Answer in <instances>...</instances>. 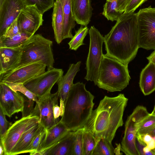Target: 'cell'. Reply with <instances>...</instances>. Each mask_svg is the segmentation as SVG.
Instances as JSON below:
<instances>
[{"instance_id": "d6a6232c", "label": "cell", "mask_w": 155, "mask_h": 155, "mask_svg": "<svg viewBox=\"0 0 155 155\" xmlns=\"http://www.w3.org/2000/svg\"><path fill=\"white\" fill-rule=\"evenodd\" d=\"M27 5H35L43 15L53 7L54 0H24Z\"/></svg>"}, {"instance_id": "d590c367", "label": "cell", "mask_w": 155, "mask_h": 155, "mask_svg": "<svg viewBox=\"0 0 155 155\" xmlns=\"http://www.w3.org/2000/svg\"><path fill=\"white\" fill-rule=\"evenodd\" d=\"M24 100L23 109L22 112V117H27L31 114L34 107L35 102L23 94Z\"/></svg>"}, {"instance_id": "836d02e7", "label": "cell", "mask_w": 155, "mask_h": 155, "mask_svg": "<svg viewBox=\"0 0 155 155\" xmlns=\"http://www.w3.org/2000/svg\"><path fill=\"white\" fill-rule=\"evenodd\" d=\"M84 127L76 131L75 138L71 155H83V134Z\"/></svg>"}, {"instance_id": "f546056e", "label": "cell", "mask_w": 155, "mask_h": 155, "mask_svg": "<svg viewBox=\"0 0 155 155\" xmlns=\"http://www.w3.org/2000/svg\"><path fill=\"white\" fill-rule=\"evenodd\" d=\"M112 142L103 139H100L94 150L92 155H114L115 149Z\"/></svg>"}, {"instance_id": "e0dca14e", "label": "cell", "mask_w": 155, "mask_h": 155, "mask_svg": "<svg viewBox=\"0 0 155 155\" xmlns=\"http://www.w3.org/2000/svg\"><path fill=\"white\" fill-rule=\"evenodd\" d=\"M81 61L70 64L66 73L57 83L58 86L57 92L60 102L64 104L69 92L74 84L73 81L77 73L80 71Z\"/></svg>"}, {"instance_id": "1f68e13d", "label": "cell", "mask_w": 155, "mask_h": 155, "mask_svg": "<svg viewBox=\"0 0 155 155\" xmlns=\"http://www.w3.org/2000/svg\"><path fill=\"white\" fill-rule=\"evenodd\" d=\"M155 126V115L150 114L140 123L137 134H148Z\"/></svg>"}, {"instance_id": "4fadbf2b", "label": "cell", "mask_w": 155, "mask_h": 155, "mask_svg": "<svg viewBox=\"0 0 155 155\" xmlns=\"http://www.w3.org/2000/svg\"><path fill=\"white\" fill-rule=\"evenodd\" d=\"M43 15L35 5H27L17 18L20 32L34 35L42 25Z\"/></svg>"}, {"instance_id": "f6af8a7d", "label": "cell", "mask_w": 155, "mask_h": 155, "mask_svg": "<svg viewBox=\"0 0 155 155\" xmlns=\"http://www.w3.org/2000/svg\"><path fill=\"white\" fill-rule=\"evenodd\" d=\"M4 149L2 143L0 142V155H2L4 153Z\"/></svg>"}, {"instance_id": "30bf717a", "label": "cell", "mask_w": 155, "mask_h": 155, "mask_svg": "<svg viewBox=\"0 0 155 155\" xmlns=\"http://www.w3.org/2000/svg\"><path fill=\"white\" fill-rule=\"evenodd\" d=\"M63 73L62 69L53 67L24 84L38 98H40L51 93L52 87L63 75Z\"/></svg>"}, {"instance_id": "9c48e42d", "label": "cell", "mask_w": 155, "mask_h": 155, "mask_svg": "<svg viewBox=\"0 0 155 155\" xmlns=\"http://www.w3.org/2000/svg\"><path fill=\"white\" fill-rule=\"evenodd\" d=\"M39 122L38 117L31 115L22 117L11 125L3 137L0 139L4 149V155H10L23 134Z\"/></svg>"}, {"instance_id": "52a82bcc", "label": "cell", "mask_w": 155, "mask_h": 155, "mask_svg": "<svg viewBox=\"0 0 155 155\" xmlns=\"http://www.w3.org/2000/svg\"><path fill=\"white\" fill-rule=\"evenodd\" d=\"M149 114L145 107L139 105L128 117L120 144V151L126 155H140L136 145V136L140 123Z\"/></svg>"}, {"instance_id": "ee69618b", "label": "cell", "mask_w": 155, "mask_h": 155, "mask_svg": "<svg viewBox=\"0 0 155 155\" xmlns=\"http://www.w3.org/2000/svg\"><path fill=\"white\" fill-rule=\"evenodd\" d=\"M152 137H155V126L148 134Z\"/></svg>"}, {"instance_id": "c3c4849f", "label": "cell", "mask_w": 155, "mask_h": 155, "mask_svg": "<svg viewBox=\"0 0 155 155\" xmlns=\"http://www.w3.org/2000/svg\"><path fill=\"white\" fill-rule=\"evenodd\" d=\"M4 0H0V4H1Z\"/></svg>"}, {"instance_id": "7bdbcfd3", "label": "cell", "mask_w": 155, "mask_h": 155, "mask_svg": "<svg viewBox=\"0 0 155 155\" xmlns=\"http://www.w3.org/2000/svg\"><path fill=\"white\" fill-rule=\"evenodd\" d=\"M147 58L149 62H151L155 64V49Z\"/></svg>"}, {"instance_id": "f35d334b", "label": "cell", "mask_w": 155, "mask_h": 155, "mask_svg": "<svg viewBox=\"0 0 155 155\" xmlns=\"http://www.w3.org/2000/svg\"><path fill=\"white\" fill-rule=\"evenodd\" d=\"M147 0H131L126 7L124 13H133L142 4Z\"/></svg>"}, {"instance_id": "e575fe53", "label": "cell", "mask_w": 155, "mask_h": 155, "mask_svg": "<svg viewBox=\"0 0 155 155\" xmlns=\"http://www.w3.org/2000/svg\"><path fill=\"white\" fill-rule=\"evenodd\" d=\"M46 133V130L43 127L42 130L36 136L28 148L27 153L37 151Z\"/></svg>"}, {"instance_id": "7402d4cb", "label": "cell", "mask_w": 155, "mask_h": 155, "mask_svg": "<svg viewBox=\"0 0 155 155\" xmlns=\"http://www.w3.org/2000/svg\"><path fill=\"white\" fill-rule=\"evenodd\" d=\"M53 7L52 26L55 41L59 44L63 40L62 34L64 21L63 10L60 0H56Z\"/></svg>"}, {"instance_id": "bcb514c9", "label": "cell", "mask_w": 155, "mask_h": 155, "mask_svg": "<svg viewBox=\"0 0 155 155\" xmlns=\"http://www.w3.org/2000/svg\"><path fill=\"white\" fill-rule=\"evenodd\" d=\"M151 115H155V104L154 106L153 109L151 113L150 114Z\"/></svg>"}, {"instance_id": "6da1fadb", "label": "cell", "mask_w": 155, "mask_h": 155, "mask_svg": "<svg viewBox=\"0 0 155 155\" xmlns=\"http://www.w3.org/2000/svg\"><path fill=\"white\" fill-rule=\"evenodd\" d=\"M107 56L128 66L140 48L137 13L124 12L111 30L104 37Z\"/></svg>"}, {"instance_id": "9a60e30c", "label": "cell", "mask_w": 155, "mask_h": 155, "mask_svg": "<svg viewBox=\"0 0 155 155\" xmlns=\"http://www.w3.org/2000/svg\"><path fill=\"white\" fill-rule=\"evenodd\" d=\"M75 135L76 131H69L49 147L39 152L40 155H71Z\"/></svg>"}, {"instance_id": "ac0fdd59", "label": "cell", "mask_w": 155, "mask_h": 155, "mask_svg": "<svg viewBox=\"0 0 155 155\" xmlns=\"http://www.w3.org/2000/svg\"><path fill=\"white\" fill-rule=\"evenodd\" d=\"M73 15L78 24L87 26L91 20L93 8L91 0H71Z\"/></svg>"}, {"instance_id": "4316f807", "label": "cell", "mask_w": 155, "mask_h": 155, "mask_svg": "<svg viewBox=\"0 0 155 155\" xmlns=\"http://www.w3.org/2000/svg\"><path fill=\"white\" fill-rule=\"evenodd\" d=\"M0 108L5 115L9 117L16 113L12 102L8 94L0 85Z\"/></svg>"}, {"instance_id": "7a4b0ae2", "label": "cell", "mask_w": 155, "mask_h": 155, "mask_svg": "<svg viewBox=\"0 0 155 155\" xmlns=\"http://www.w3.org/2000/svg\"><path fill=\"white\" fill-rule=\"evenodd\" d=\"M128 99L123 94L114 97L105 96L93 110L84 127L98 140L112 142L118 129L124 124L123 116Z\"/></svg>"}, {"instance_id": "7c38bea8", "label": "cell", "mask_w": 155, "mask_h": 155, "mask_svg": "<svg viewBox=\"0 0 155 155\" xmlns=\"http://www.w3.org/2000/svg\"><path fill=\"white\" fill-rule=\"evenodd\" d=\"M58 98L57 91L53 94L51 93L38 98L31 114L32 116L39 117V122L46 130L59 121L55 119L53 113L54 107L58 104Z\"/></svg>"}, {"instance_id": "4dcf8cb0", "label": "cell", "mask_w": 155, "mask_h": 155, "mask_svg": "<svg viewBox=\"0 0 155 155\" xmlns=\"http://www.w3.org/2000/svg\"><path fill=\"white\" fill-rule=\"evenodd\" d=\"M8 86L12 90L15 92H19L29 99L32 100L35 102L38 101V97L29 91L22 83H13L9 82H2Z\"/></svg>"}, {"instance_id": "8fae6325", "label": "cell", "mask_w": 155, "mask_h": 155, "mask_svg": "<svg viewBox=\"0 0 155 155\" xmlns=\"http://www.w3.org/2000/svg\"><path fill=\"white\" fill-rule=\"evenodd\" d=\"M46 67L41 61L30 62L0 75V82L24 84L45 72Z\"/></svg>"}, {"instance_id": "74e56055", "label": "cell", "mask_w": 155, "mask_h": 155, "mask_svg": "<svg viewBox=\"0 0 155 155\" xmlns=\"http://www.w3.org/2000/svg\"><path fill=\"white\" fill-rule=\"evenodd\" d=\"M20 33L17 18L9 27L5 35L3 36L7 37H11Z\"/></svg>"}, {"instance_id": "484cf974", "label": "cell", "mask_w": 155, "mask_h": 155, "mask_svg": "<svg viewBox=\"0 0 155 155\" xmlns=\"http://www.w3.org/2000/svg\"><path fill=\"white\" fill-rule=\"evenodd\" d=\"M1 85L8 94L12 102L16 113L22 112L23 109L24 98L22 94L14 91L3 82H0Z\"/></svg>"}, {"instance_id": "681fc988", "label": "cell", "mask_w": 155, "mask_h": 155, "mask_svg": "<svg viewBox=\"0 0 155 155\" xmlns=\"http://www.w3.org/2000/svg\"><path fill=\"white\" fill-rule=\"evenodd\" d=\"M110 0H107V1H110Z\"/></svg>"}, {"instance_id": "83f0119b", "label": "cell", "mask_w": 155, "mask_h": 155, "mask_svg": "<svg viewBox=\"0 0 155 155\" xmlns=\"http://www.w3.org/2000/svg\"><path fill=\"white\" fill-rule=\"evenodd\" d=\"M89 28L87 26L81 25L75 31V34L68 43L69 49L76 51L81 46L85 45L84 39L89 32Z\"/></svg>"}, {"instance_id": "ffe728a7", "label": "cell", "mask_w": 155, "mask_h": 155, "mask_svg": "<svg viewBox=\"0 0 155 155\" xmlns=\"http://www.w3.org/2000/svg\"><path fill=\"white\" fill-rule=\"evenodd\" d=\"M139 86L143 94H150L155 90V64L149 62L140 74Z\"/></svg>"}, {"instance_id": "8d00e7d4", "label": "cell", "mask_w": 155, "mask_h": 155, "mask_svg": "<svg viewBox=\"0 0 155 155\" xmlns=\"http://www.w3.org/2000/svg\"><path fill=\"white\" fill-rule=\"evenodd\" d=\"M11 125L7 120L5 115L0 108V139L4 136Z\"/></svg>"}, {"instance_id": "d4e9b609", "label": "cell", "mask_w": 155, "mask_h": 155, "mask_svg": "<svg viewBox=\"0 0 155 155\" xmlns=\"http://www.w3.org/2000/svg\"><path fill=\"white\" fill-rule=\"evenodd\" d=\"M123 13L119 10L117 0L107 1L104 5L102 15L108 20L117 21Z\"/></svg>"}, {"instance_id": "f1b7e54d", "label": "cell", "mask_w": 155, "mask_h": 155, "mask_svg": "<svg viewBox=\"0 0 155 155\" xmlns=\"http://www.w3.org/2000/svg\"><path fill=\"white\" fill-rule=\"evenodd\" d=\"M98 140L91 132L84 129L83 134V155H92Z\"/></svg>"}, {"instance_id": "277c9868", "label": "cell", "mask_w": 155, "mask_h": 155, "mask_svg": "<svg viewBox=\"0 0 155 155\" xmlns=\"http://www.w3.org/2000/svg\"><path fill=\"white\" fill-rule=\"evenodd\" d=\"M128 66L103 54L96 85L110 92L122 91L130 79Z\"/></svg>"}, {"instance_id": "5b68a950", "label": "cell", "mask_w": 155, "mask_h": 155, "mask_svg": "<svg viewBox=\"0 0 155 155\" xmlns=\"http://www.w3.org/2000/svg\"><path fill=\"white\" fill-rule=\"evenodd\" d=\"M52 45L51 41L41 35L34 34L21 47V59L17 67L30 62L41 61L46 65L47 69L53 68L54 61Z\"/></svg>"}, {"instance_id": "2e32d148", "label": "cell", "mask_w": 155, "mask_h": 155, "mask_svg": "<svg viewBox=\"0 0 155 155\" xmlns=\"http://www.w3.org/2000/svg\"><path fill=\"white\" fill-rule=\"evenodd\" d=\"M21 53V48L0 47V75L18 66L20 62Z\"/></svg>"}, {"instance_id": "44dd1931", "label": "cell", "mask_w": 155, "mask_h": 155, "mask_svg": "<svg viewBox=\"0 0 155 155\" xmlns=\"http://www.w3.org/2000/svg\"><path fill=\"white\" fill-rule=\"evenodd\" d=\"M43 127L39 122L25 132L12 149L10 155L27 153V150L34 138Z\"/></svg>"}, {"instance_id": "d6986e66", "label": "cell", "mask_w": 155, "mask_h": 155, "mask_svg": "<svg viewBox=\"0 0 155 155\" xmlns=\"http://www.w3.org/2000/svg\"><path fill=\"white\" fill-rule=\"evenodd\" d=\"M69 131L60 120L46 130V133L37 152L43 151L54 144Z\"/></svg>"}, {"instance_id": "cb8c5ba5", "label": "cell", "mask_w": 155, "mask_h": 155, "mask_svg": "<svg viewBox=\"0 0 155 155\" xmlns=\"http://www.w3.org/2000/svg\"><path fill=\"white\" fill-rule=\"evenodd\" d=\"M32 36L30 34L21 32L11 37L2 36L0 37V47L21 48Z\"/></svg>"}, {"instance_id": "3957f363", "label": "cell", "mask_w": 155, "mask_h": 155, "mask_svg": "<svg viewBox=\"0 0 155 155\" xmlns=\"http://www.w3.org/2000/svg\"><path fill=\"white\" fill-rule=\"evenodd\" d=\"M94 96L87 90L85 84H74L66 100L60 121L71 131L83 127L89 118L94 104Z\"/></svg>"}, {"instance_id": "b9f144b4", "label": "cell", "mask_w": 155, "mask_h": 155, "mask_svg": "<svg viewBox=\"0 0 155 155\" xmlns=\"http://www.w3.org/2000/svg\"><path fill=\"white\" fill-rule=\"evenodd\" d=\"M53 113L54 118L56 120H59L58 119L60 116H62L60 107L58 105V104L55 105L54 107Z\"/></svg>"}, {"instance_id": "ba28073f", "label": "cell", "mask_w": 155, "mask_h": 155, "mask_svg": "<svg viewBox=\"0 0 155 155\" xmlns=\"http://www.w3.org/2000/svg\"><path fill=\"white\" fill-rule=\"evenodd\" d=\"M137 16L139 47L155 49V8L150 6L141 9Z\"/></svg>"}, {"instance_id": "ab89813d", "label": "cell", "mask_w": 155, "mask_h": 155, "mask_svg": "<svg viewBox=\"0 0 155 155\" xmlns=\"http://www.w3.org/2000/svg\"><path fill=\"white\" fill-rule=\"evenodd\" d=\"M136 140L140 143L145 146H147L153 140V137L148 134H138Z\"/></svg>"}, {"instance_id": "603a6c76", "label": "cell", "mask_w": 155, "mask_h": 155, "mask_svg": "<svg viewBox=\"0 0 155 155\" xmlns=\"http://www.w3.org/2000/svg\"><path fill=\"white\" fill-rule=\"evenodd\" d=\"M62 7L64 21L62 34L63 40L71 38L73 36L72 29L76 25L72 12L71 0H60Z\"/></svg>"}, {"instance_id": "60d3db41", "label": "cell", "mask_w": 155, "mask_h": 155, "mask_svg": "<svg viewBox=\"0 0 155 155\" xmlns=\"http://www.w3.org/2000/svg\"><path fill=\"white\" fill-rule=\"evenodd\" d=\"M119 10L124 13L131 0H117Z\"/></svg>"}, {"instance_id": "5bb4252c", "label": "cell", "mask_w": 155, "mask_h": 155, "mask_svg": "<svg viewBox=\"0 0 155 155\" xmlns=\"http://www.w3.org/2000/svg\"><path fill=\"white\" fill-rule=\"evenodd\" d=\"M27 5L24 0H4L0 4V37Z\"/></svg>"}, {"instance_id": "8992f818", "label": "cell", "mask_w": 155, "mask_h": 155, "mask_svg": "<svg viewBox=\"0 0 155 155\" xmlns=\"http://www.w3.org/2000/svg\"><path fill=\"white\" fill-rule=\"evenodd\" d=\"M90 36L89 51L86 62V74L84 79L97 83L99 68L103 56L102 45L104 37L94 26L89 30Z\"/></svg>"}, {"instance_id": "7dc6e473", "label": "cell", "mask_w": 155, "mask_h": 155, "mask_svg": "<svg viewBox=\"0 0 155 155\" xmlns=\"http://www.w3.org/2000/svg\"><path fill=\"white\" fill-rule=\"evenodd\" d=\"M153 139L155 141V137H153ZM154 153V154H155V148L154 149H153V150H151Z\"/></svg>"}]
</instances>
